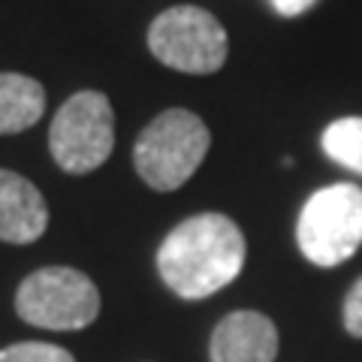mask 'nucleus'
Masks as SVG:
<instances>
[{"instance_id":"obj_1","label":"nucleus","mask_w":362,"mask_h":362,"mask_svg":"<svg viewBox=\"0 0 362 362\" xmlns=\"http://www.w3.org/2000/svg\"><path fill=\"white\" fill-rule=\"evenodd\" d=\"M245 235L226 214L206 211L181 221L157 251L163 284L181 299H206L242 275Z\"/></svg>"},{"instance_id":"obj_2","label":"nucleus","mask_w":362,"mask_h":362,"mask_svg":"<svg viewBox=\"0 0 362 362\" xmlns=\"http://www.w3.org/2000/svg\"><path fill=\"white\" fill-rule=\"evenodd\" d=\"M211 133L206 121L187 109H166L139 133L133 145V166L154 190H178L206 160Z\"/></svg>"},{"instance_id":"obj_3","label":"nucleus","mask_w":362,"mask_h":362,"mask_svg":"<svg viewBox=\"0 0 362 362\" xmlns=\"http://www.w3.org/2000/svg\"><path fill=\"white\" fill-rule=\"evenodd\" d=\"M296 242L314 266H341L362 247V190L356 185L320 187L302 206Z\"/></svg>"},{"instance_id":"obj_4","label":"nucleus","mask_w":362,"mask_h":362,"mask_svg":"<svg viewBox=\"0 0 362 362\" xmlns=\"http://www.w3.org/2000/svg\"><path fill=\"white\" fill-rule=\"evenodd\" d=\"M16 311L25 323L40 329H85L100 314V290L78 269L45 266L21 281L16 293Z\"/></svg>"},{"instance_id":"obj_5","label":"nucleus","mask_w":362,"mask_h":362,"mask_svg":"<svg viewBox=\"0 0 362 362\" xmlns=\"http://www.w3.org/2000/svg\"><path fill=\"white\" fill-rule=\"evenodd\" d=\"M49 148L64 173L88 175L115 148V112L106 94L78 90L58 109L49 127Z\"/></svg>"},{"instance_id":"obj_6","label":"nucleus","mask_w":362,"mask_h":362,"mask_svg":"<svg viewBox=\"0 0 362 362\" xmlns=\"http://www.w3.org/2000/svg\"><path fill=\"white\" fill-rule=\"evenodd\" d=\"M148 49L169 70L209 76L223 66L230 42H226L223 25L209 9L173 6L151 21Z\"/></svg>"},{"instance_id":"obj_7","label":"nucleus","mask_w":362,"mask_h":362,"mask_svg":"<svg viewBox=\"0 0 362 362\" xmlns=\"http://www.w3.org/2000/svg\"><path fill=\"white\" fill-rule=\"evenodd\" d=\"M278 329L259 311H233L211 332V362H275Z\"/></svg>"},{"instance_id":"obj_8","label":"nucleus","mask_w":362,"mask_h":362,"mask_svg":"<svg viewBox=\"0 0 362 362\" xmlns=\"http://www.w3.org/2000/svg\"><path fill=\"white\" fill-rule=\"evenodd\" d=\"M49 226V206L33 181L0 169V242L30 245Z\"/></svg>"},{"instance_id":"obj_9","label":"nucleus","mask_w":362,"mask_h":362,"mask_svg":"<svg viewBox=\"0 0 362 362\" xmlns=\"http://www.w3.org/2000/svg\"><path fill=\"white\" fill-rule=\"evenodd\" d=\"M45 112V88L30 76L0 73V136L33 127Z\"/></svg>"},{"instance_id":"obj_10","label":"nucleus","mask_w":362,"mask_h":362,"mask_svg":"<svg viewBox=\"0 0 362 362\" xmlns=\"http://www.w3.org/2000/svg\"><path fill=\"white\" fill-rule=\"evenodd\" d=\"M323 151L338 166L362 175V118H338L323 130Z\"/></svg>"},{"instance_id":"obj_11","label":"nucleus","mask_w":362,"mask_h":362,"mask_svg":"<svg viewBox=\"0 0 362 362\" xmlns=\"http://www.w3.org/2000/svg\"><path fill=\"white\" fill-rule=\"evenodd\" d=\"M0 362H76L70 350L45 341H21L0 350Z\"/></svg>"},{"instance_id":"obj_12","label":"nucleus","mask_w":362,"mask_h":362,"mask_svg":"<svg viewBox=\"0 0 362 362\" xmlns=\"http://www.w3.org/2000/svg\"><path fill=\"white\" fill-rule=\"evenodd\" d=\"M341 320H344V329L354 335V338H362V278L356 281L350 293L344 296V308H341Z\"/></svg>"},{"instance_id":"obj_13","label":"nucleus","mask_w":362,"mask_h":362,"mask_svg":"<svg viewBox=\"0 0 362 362\" xmlns=\"http://www.w3.org/2000/svg\"><path fill=\"white\" fill-rule=\"evenodd\" d=\"M269 6L284 18H299V16L308 13V9L317 6V0H269Z\"/></svg>"}]
</instances>
